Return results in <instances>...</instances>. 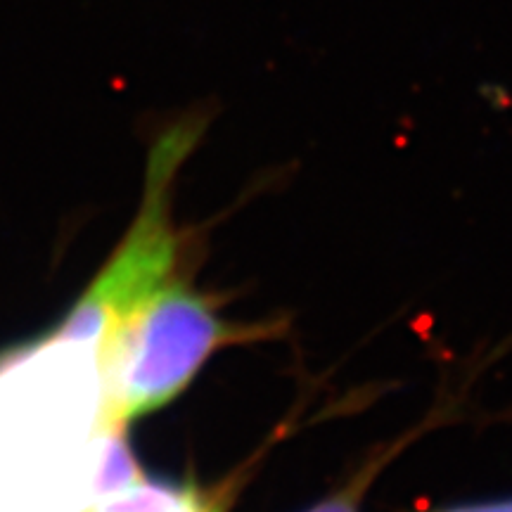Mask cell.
Instances as JSON below:
<instances>
[{"instance_id":"obj_1","label":"cell","mask_w":512,"mask_h":512,"mask_svg":"<svg viewBox=\"0 0 512 512\" xmlns=\"http://www.w3.org/2000/svg\"><path fill=\"white\" fill-rule=\"evenodd\" d=\"M140 477L102 422L98 349L50 332L0 356V512H81Z\"/></svg>"},{"instance_id":"obj_2","label":"cell","mask_w":512,"mask_h":512,"mask_svg":"<svg viewBox=\"0 0 512 512\" xmlns=\"http://www.w3.org/2000/svg\"><path fill=\"white\" fill-rule=\"evenodd\" d=\"M249 337L209 297L166 280L98 344L102 422L124 432L133 420L174 401L219 347Z\"/></svg>"},{"instance_id":"obj_3","label":"cell","mask_w":512,"mask_h":512,"mask_svg":"<svg viewBox=\"0 0 512 512\" xmlns=\"http://www.w3.org/2000/svg\"><path fill=\"white\" fill-rule=\"evenodd\" d=\"M209 112H183L159 128L147 155L145 195L136 221L126 238L114 249L112 259L102 266L74 309L53 332L86 342L98 349L128 311L171 278L178 242L171 226V183L202 133L207 131Z\"/></svg>"},{"instance_id":"obj_4","label":"cell","mask_w":512,"mask_h":512,"mask_svg":"<svg viewBox=\"0 0 512 512\" xmlns=\"http://www.w3.org/2000/svg\"><path fill=\"white\" fill-rule=\"evenodd\" d=\"M83 512H223V496H209L195 484H162L140 477L100 496Z\"/></svg>"},{"instance_id":"obj_5","label":"cell","mask_w":512,"mask_h":512,"mask_svg":"<svg viewBox=\"0 0 512 512\" xmlns=\"http://www.w3.org/2000/svg\"><path fill=\"white\" fill-rule=\"evenodd\" d=\"M373 475H375V467H368L366 472H358V475L351 479L344 489H339L328 498H323V501L316 503L306 512H361V501L363 496H366V489Z\"/></svg>"},{"instance_id":"obj_6","label":"cell","mask_w":512,"mask_h":512,"mask_svg":"<svg viewBox=\"0 0 512 512\" xmlns=\"http://www.w3.org/2000/svg\"><path fill=\"white\" fill-rule=\"evenodd\" d=\"M430 512H512V498H501V501H486V503L451 505V508H437Z\"/></svg>"},{"instance_id":"obj_7","label":"cell","mask_w":512,"mask_h":512,"mask_svg":"<svg viewBox=\"0 0 512 512\" xmlns=\"http://www.w3.org/2000/svg\"><path fill=\"white\" fill-rule=\"evenodd\" d=\"M81 512H83V510H81Z\"/></svg>"}]
</instances>
